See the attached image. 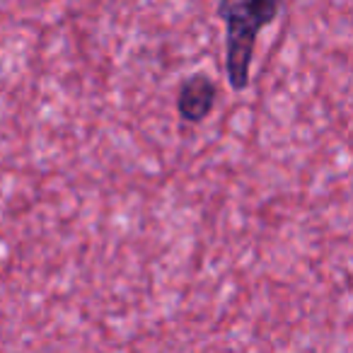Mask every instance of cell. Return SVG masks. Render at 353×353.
I'll return each instance as SVG.
<instances>
[{"mask_svg": "<svg viewBox=\"0 0 353 353\" xmlns=\"http://www.w3.org/2000/svg\"><path fill=\"white\" fill-rule=\"evenodd\" d=\"M281 6L271 0L254 3H221L216 15L225 25V73L228 85L242 92L250 85V68L254 59L256 37L276 20Z\"/></svg>", "mask_w": 353, "mask_h": 353, "instance_id": "6da1fadb", "label": "cell"}, {"mask_svg": "<svg viewBox=\"0 0 353 353\" xmlns=\"http://www.w3.org/2000/svg\"><path fill=\"white\" fill-rule=\"evenodd\" d=\"M218 99V85L206 70L189 73L176 90V114L187 123H201L206 117H211Z\"/></svg>", "mask_w": 353, "mask_h": 353, "instance_id": "7a4b0ae2", "label": "cell"}]
</instances>
